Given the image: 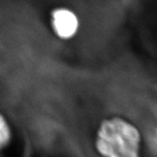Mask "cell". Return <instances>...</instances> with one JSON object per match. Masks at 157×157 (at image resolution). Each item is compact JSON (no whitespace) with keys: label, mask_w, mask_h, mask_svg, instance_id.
Here are the masks:
<instances>
[{"label":"cell","mask_w":157,"mask_h":157,"mask_svg":"<svg viewBox=\"0 0 157 157\" xmlns=\"http://www.w3.org/2000/svg\"><path fill=\"white\" fill-rule=\"evenodd\" d=\"M143 146L139 126L122 114L103 116L94 128L92 147L98 157H142Z\"/></svg>","instance_id":"1"},{"label":"cell","mask_w":157,"mask_h":157,"mask_svg":"<svg viewBox=\"0 0 157 157\" xmlns=\"http://www.w3.org/2000/svg\"><path fill=\"white\" fill-rule=\"evenodd\" d=\"M48 25L50 31L56 39L69 42L80 33L82 19L73 7L61 5L52 7L49 10Z\"/></svg>","instance_id":"2"},{"label":"cell","mask_w":157,"mask_h":157,"mask_svg":"<svg viewBox=\"0 0 157 157\" xmlns=\"http://www.w3.org/2000/svg\"><path fill=\"white\" fill-rule=\"evenodd\" d=\"M15 139V131L10 119L0 110V154L11 146Z\"/></svg>","instance_id":"3"}]
</instances>
